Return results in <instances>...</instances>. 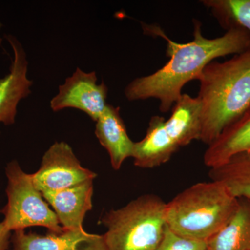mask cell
Returning a JSON list of instances; mask_svg holds the SVG:
<instances>
[{
  "label": "cell",
  "instance_id": "12",
  "mask_svg": "<svg viewBox=\"0 0 250 250\" xmlns=\"http://www.w3.org/2000/svg\"><path fill=\"white\" fill-rule=\"evenodd\" d=\"M164 117L154 116L149 121L147 134L135 142L132 158L141 168H154L166 164L179 149L167 134Z\"/></svg>",
  "mask_w": 250,
  "mask_h": 250
},
{
  "label": "cell",
  "instance_id": "20",
  "mask_svg": "<svg viewBox=\"0 0 250 250\" xmlns=\"http://www.w3.org/2000/svg\"><path fill=\"white\" fill-rule=\"evenodd\" d=\"M0 212H1V210H0Z\"/></svg>",
  "mask_w": 250,
  "mask_h": 250
},
{
  "label": "cell",
  "instance_id": "7",
  "mask_svg": "<svg viewBox=\"0 0 250 250\" xmlns=\"http://www.w3.org/2000/svg\"><path fill=\"white\" fill-rule=\"evenodd\" d=\"M97 81L95 72L87 73L77 67L72 76L59 86V93L51 100V108L56 112L76 108L96 122L108 105L107 86L104 82L98 84Z\"/></svg>",
  "mask_w": 250,
  "mask_h": 250
},
{
  "label": "cell",
  "instance_id": "10",
  "mask_svg": "<svg viewBox=\"0 0 250 250\" xmlns=\"http://www.w3.org/2000/svg\"><path fill=\"white\" fill-rule=\"evenodd\" d=\"M93 181L88 180L59 191L42 193L64 230L83 228L85 215L93 208Z\"/></svg>",
  "mask_w": 250,
  "mask_h": 250
},
{
  "label": "cell",
  "instance_id": "2",
  "mask_svg": "<svg viewBox=\"0 0 250 250\" xmlns=\"http://www.w3.org/2000/svg\"><path fill=\"white\" fill-rule=\"evenodd\" d=\"M201 104L200 141L207 146L250 111V47L225 62H213L198 79Z\"/></svg>",
  "mask_w": 250,
  "mask_h": 250
},
{
  "label": "cell",
  "instance_id": "15",
  "mask_svg": "<svg viewBox=\"0 0 250 250\" xmlns=\"http://www.w3.org/2000/svg\"><path fill=\"white\" fill-rule=\"evenodd\" d=\"M238 199L232 218L208 241L207 250H250V200Z\"/></svg>",
  "mask_w": 250,
  "mask_h": 250
},
{
  "label": "cell",
  "instance_id": "13",
  "mask_svg": "<svg viewBox=\"0 0 250 250\" xmlns=\"http://www.w3.org/2000/svg\"><path fill=\"white\" fill-rule=\"evenodd\" d=\"M170 118L165 121L169 136L179 148L192 141H200L202 132L201 104L196 97L183 93L171 108Z\"/></svg>",
  "mask_w": 250,
  "mask_h": 250
},
{
  "label": "cell",
  "instance_id": "6",
  "mask_svg": "<svg viewBox=\"0 0 250 250\" xmlns=\"http://www.w3.org/2000/svg\"><path fill=\"white\" fill-rule=\"evenodd\" d=\"M96 177L95 172L81 165L72 147L65 142L54 143L42 156L39 170L31 174L33 183L41 193L68 188Z\"/></svg>",
  "mask_w": 250,
  "mask_h": 250
},
{
  "label": "cell",
  "instance_id": "17",
  "mask_svg": "<svg viewBox=\"0 0 250 250\" xmlns=\"http://www.w3.org/2000/svg\"><path fill=\"white\" fill-rule=\"evenodd\" d=\"M226 31L240 29L250 34V0H202Z\"/></svg>",
  "mask_w": 250,
  "mask_h": 250
},
{
  "label": "cell",
  "instance_id": "16",
  "mask_svg": "<svg viewBox=\"0 0 250 250\" xmlns=\"http://www.w3.org/2000/svg\"><path fill=\"white\" fill-rule=\"evenodd\" d=\"M209 177L225 184L236 198L250 200V152L236 154L222 165L210 168Z\"/></svg>",
  "mask_w": 250,
  "mask_h": 250
},
{
  "label": "cell",
  "instance_id": "14",
  "mask_svg": "<svg viewBox=\"0 0 250 250\" xmlns=\"http://www.w3.org/2000/svg\"><path fill=\"white\" fill-rule=\"evenodd\" d=\"M250 152V111L230 125L208 146L204 154L206 166L222 165L236 154Z\"/></svg>",
  "mask_w": 250,
  "mask_h": 250
},
{
  "label": "cell",
  "instance_id": "19",
  "mask_svg": "<svg viewBox=\"0 0 250 250\" xmlns=\"http://www.w3.org/2000/svg\"><path fill=\"white\" fill-rule=\"evenodd\" d=\"M12 233L6 227L3 222L0 223V250H7L11 243Z\"/></svg>",
  "mask_w": 250,
  "mask_h": 250
},
{
  "label": "cell",
  "instance_id": "8",
  "mask_svg": "<svg viewBox=\"0 0 250 250\" xmlns=\"http://www.w3.org/2000/svg\"><path fill=\"white\" fill-rule=\"evenodd\" d=\"M6 39L14 59L9 75L0 80V123L11 125L16 121L18 103L31 93L33 82L27 78V56L21 42L12 35H6Z\"/></svg>",
  "mask_w": 250,
  "mask_h": 250
},
{
  "label": "cell",
  "instance_id": "1",
  "mask_svg": "<svg viewBox=\"0 0 250 250\" xmlns=\"http://www.w3.org/2000/svg\"><path fill=\"white\" fill-rule=\"evenodd\" d=\"M193 27V40L179 43L170 40L160 27L143 25L146 34L165 39L166 55L170 59L154 73L130 82L125 90L128 100L156 99L159 110L166 113L182 96L184 87L192 80H198L208 63L220 57L241 53L250 47V34L246 31L230 29L223 36L208 39L202 34L200 21L194 19Z\"/></svg>",
  "mask_w": 250,
  "mask_h": 250
},
{
  "label": "cell",
  "instance_id": "18",
  "mask_svg": "<svg viewBox=\"0 0 250 250\" xmlns=\"http://www.w3.org/2000/svg\"><path fill=\"white\" fill-rule=\"evenodd\" d=\"M208 241L182 236L166 225L161 241L155 250H207Z\"/></svg>",
  "mask_w": 250,
  "mask_h": 250
},
{
  "label": "cell",
  "instance_id": "4",
  "mask_svg": "<svg viewBox=\"0 0 250 250\" xmlns=\"http://www.w3.org/2000/svg\"><path fill=\"white\" fill-rule=\"evenodd\" d=\"M166 207L161 197L147 194L110 210L101 219L107 250H155L167 225Z\"/></svg>",
  "mask_w": 250,
  "mask_h": 250
},
{
  "label": "cell",
  "instance_id": "11",
  "mask_svg": "<svg viewBox=\"0 0 250 250\" xmlns=\"http://www.w3.org/2000/svg\"><path fill=\"white\" fill-rule=\"evenodd\" d=\"M95 134L99 142L107 151L115 170H120L124 161L132 157L135 142L126 132L119 108L107 105L96 121Z\"/></svg>",
  "mask_w": 250,
  "mask_h": 250
},
{
  "label": "cell",
  "instance_id": "3",
  "mask_svg": "<svg viewBox=\"0 0 250 250\" xmlns=\"http://www.w3.org/2000/svg\"><path fill=\"white\" fill-rule=\"evenodd\" d=\"M238 206V199L222 182H200L166 203V224L181 236L208 241L226 226Z\"/></svg>",
  "mask_w": 250,
  "mask_h": 250
},
{
  "label": "cell",
  "instance_id": "5",
  "mask_svg": "<svg viewBox=\"0 0 250 250\" xmlns=\"http://www.w3.org/2000/svg\"><path fill=\"white\" fill-rule=\"evenodd\" d=\"M5 172L8 202L2 210L4 226L11 231L42 227L49 233L63 232L55 212L33 183L31 174L24 172L16 160L7 164Z\"/></svg>",
  "mask_w": 250,
  "mask_h": 250
},
{
  "label": "cell",
  "instance_id": "9",
  "mask_svg": "<svg viewBox=\"0 0 250 250\" xmlns=\"http://www.w3.org/2000/svg\"><path fill=\"white\" fill-rule=\"evenodd\" d=\"M11 243L13 250H107L103 236L86 232L83 228L46 236L17 230Z\"/></svg>",
  "mask_w": 250,
  "mask_h": 250
}]
</instances>
